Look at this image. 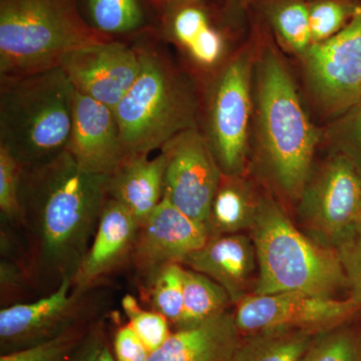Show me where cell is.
<instances>
[{"mask_svg":"<svg viewBox=\"0 0 361 361\" xmlns=\"http://www.w3.org/2000/svg\"><path fill=\"white\" fill-rule=\"evenodd\" d=\"M350 288L351 297L361 303V224L337 249Z\"/></svg>","mask_w":361,"mask_h":361,"instance_id":"obj_34","label":"cell"},{"mask_svg":"<svg viewBox=\"0 0 361 361\" xmlns=\"http://www.w3.org/2000/svg\"><path fill=\"white\" fill-rule=\"evenodd\" d=\"M66 151L87 172L113 174L127 157L115 111L75 90Z\"/></svg>","mask_w":361,"mask_h":361,"instance_id":"obj_16","label":"cell"},{"mask_svg":"<svg viewBox=\"0 0 361 361\" xmlns=\"http://www.w3.org/2000/svg\"><path fill=\"white\" fill-rule=\"evenodd\" d=\"M209 239L206 224L192 219L163 198L139 225L130 262L149 287L161 268L173 263L183 265Z\"/></svg>","mask_w":361,"mask_h":361,"instance_id":"obj_14","label":"cell"},{"mask_svg":"<svg viewBox=\"0 0 361 361\" xmlns=\"http://www.w3.org/2000/svg\"><path fill=\"white\" fill-rule=\"evenodd\" d=\"M318 334L293 329L243 336L234 361H300Z\"/></svg>","mask_w":361,"mask_h":361,"instance_id":"obj_24","label":"cell"},{"mask_svg":"<svg viewBox=\"0 0 361 361\" xmlns=\"http://www.w3.org/2000/svg\"><path fill=\"white\" fill-rule=\"evenodd\" d=\"M183 277L184 311L178 329L200 324L225 312L233 304L225 289L206 275L184 266Z\"/></svg>","mask_w":361,"mask_h":361,"instance_id":"obj_25","label":"cell"},{"mask_svg":"<svg viewBox=\"0 0 361 361\" xmlns=\"http://www.w3.org/2000/svg\"><path fill=\"white\" fill-rule=\"evenodd\" d=\"M298 216L307 236L337 251L361 224V168L334 152L311 172L298 199Z\"/></svg>","mask_w":361,"mask_h":361,"instance_id":"obj_8","label":"cell"},{"mask_svg":"<svg viewBox=\"0 0 361 361\" xmlns=\"http://www.w3.org/2000/svg\"><path fill=\"white\" fill-rule=\"evenodd\" d=\"M254 40L220 68L209 89L204 133L224 175H244L254 111Z\"/></svg>","mask_w":361,"mask_h":361,"instance_id":"obj_7","label":"cell"},{"mask_svg":"<svg viewBox=\"0 0 361 361\" xmlns=\"http://www.w3.org/2000/svg\"><path fill=\"white\" fill-rule=\"evenodd\" d=\"M300 361H361V341L341 327L320 332Z\"/></svg>","mask_w":361,"mask_h":361,"instance_id":"obj_30","label":"cell"},{"mask_svg":"<svg viewBox=\"0 0 361 361\" xmlns=\"http://www.w3.org/2000/svg\"><path fill=\"white\" fill-rule=\"evenodd\" d=\"M165 165L161 151L154 158L147 154L127 156L109 176V197L125 207L139 225L163 200Z\"/></svg>","mask_w":361,"mask_h":361,"instance_id":"obj_20","label":"cell"},{"mask_svg":"<svg viewBox=\"0 0 361 361\" xmlns=\"http://www.w3.org/2000/svg\"><path fill=\"white\" fill-rule=\"evenodd\" d=\"M361 310L353 297L336 299L300 292L256 295L236 304L235 322L242 336L303 329L314 332L336 329Z\"/></svg>","mask_w":361,"mask_h":361,"instance_id":"obj_10","label":"cell"},{"mask_svg":"<svg viewBox=\"0 0 361 361\" xmlns=\"http://www.w3.org/2000/svg\"><path fill=\"white\" fill-rule=\"evenodd\" d=\"M0 82V146L23 168L63 153L75 94L65 71L56 66Z\"/></svg>","mask_w":361,"mask_h":361,"instance_id":"obj_4","label":"cell"},{"mask_svg":"<svg viewBox=\"0 0 361 361\" xmlns=\"http://www.w3.org/2000/svg\"><path fill=\"white\" fill-rule=\"evenodd\" d=\"M248 13L228 0H178L159 9L158 32L199 70H220L233 35Z\"/></svg>","mask_w":361,"mask_h":361,"instance_id":"obj_9","label":"cell"},{"mask_svg":"<svg viewBox=\"0 0 361 361\" xmlns=\"http://www.w3.org/2000/svg\"><path fill=\"white\" fill-rule=\"evenodd\" d=\"M96 343V325L90 326L87 336L68 361H92Z\"/></svg>","mask_w":361,"mask_h":361,"instance_id":"obj_37","label":"cell"},{"mask_svg":"<svg viewBox=\"0 0 361 361\" xmlns=\"http://www.w3.org/2000/svg\"><path fill=\"white\" fill-rule=\"evenodd\" d=\"M251 232L259 269L252 294L300 292L334 297L348 286L338 252L296 228L272 195L259 196Z\"/></svg>","mask_w":361,"mask_h":361,"instance_id":"obj_5","label":"cell"},{"mask_svg":"<svg viewBox=\"0 0 361 361\" xmlns=\"http://www.w3.org/2000/svg\"><path fill=\"white\" fill-rule=\"evenodd\" d=\"M304 75L318 106L341 116L361 99V4L331 39L311 44L302 56Z\"/></svg>","mask_w":361,"mask_h":361,"instance_id":"obj_11","label":"cell"},{"mask_svg":"<svg viewBox=\"0 0 361 361\" xmlns=\"http://www.w3.org/2000/svg\"><path fill=\"white\" fill-rule=\"evenodd\" d=\"M157 30L137 45L141 71L114 110L127 156L149 155L180 133L198 128L193 85L152 40Z\"/></svg>","mask_w":361,"mask_h":361,"instance_id":"obj_3","label":"cell"},{"mask_svg":"<svg viewBox=\"0 0 361 361\" xmlns=\"http://www.w3.org/2000/svg\"><path fill=\"white\" fill-rule=\"evenodd\" d=\"M153 2L154 6L159 9L161 8V7L167 6L169 4H172V2L178 1V0H151Z\"/></svg>","mask_w":361,"mask_h":361,"instance_id":"obj_39","label":"cell"},{"mask_svg":"<svg viewBox=\"0 0 361 361\" xmlns=\"http://www.w3.org/2000/svg\"><path fill=\"white\" fill-rule=\"evenodd\" d=\"M30 287L33 288L27 271L11 259L1 257L0 288H1L2 307L21 303L20 297L23 296V293Z\"/></svg>","mask_w":361,"mask_h":361,"instance_id":"obj_33","label":"cell"},{"mask_svg":"<svg viewBox=\"0 0 361 361\" xmlns=\"http://www.w3.org/2000/svg\"><path fill=\"white\" fill-rule=\"evenodd\" d=\"M230 4L235 8L238 9L240 11H248L249 4H250L251 0H228Z\"/></svg>","mask_w":361,"mask_h":361,"instance_id":"obj_38","label":"cell"},{"mask_svg":"<svg viewBox=\"0 0 361 361\" xmlns=\"http://www.w3.org/2000/svg\"><path fill=\"white\" fill-rule=\"evenodd\" d=\"M139 223L109 197L89 250L73 278L71 290L87 295L104 278L130 261Z\"/></svg>","mask_w":361,"mask_h":361,"instance_id":"obj_17","label":"cell"},{"mask_svg":"<svg viewBox=\"0 0 361 361\" xmlns=\"http://www.w3.org/2000/svg\"><path fill=\"white\" fill-rule=\"evenodd\" d=\"M66 278L56 290L37 299L0 310V353H13L49 341L71 329L87 324V295L71 290Z\"/></svg>","mask_w":361,"mask_h":361,"instance_id":"obj_13","label":"cell"},{"mask_svg":"<svg viewBox=\"0 0 361 361\" xmlns=\"http://www.w3.org/2000/svg\"><path fill=\"white\" fill-rule=\"evenodd\" d=\"M183 266L211 278L236 305L250 295L249 289L258 263L253 240L244 233H236L211 237Z\"/></svg>","mask_w":361,"mask_h":361,"instance_id":"obj_18","label":"cell"},{"mask_svg":"<svg viewBox=\"0 0 361 361\" xmlns=\"http://www.w3.org/2000/svg\"><path fill=\"white\" fill-rule=\"evenodd\" d=\"M260 23L254 71L258 164L278 193L298 201L312 172L319 134L304 110L290 73Z\"/></svg>","mask_w":361,"mask_h":361,"instance_id":"obj_2","label":"cell"},{"mask_svg":"<svg viewBox=\"0 0 361 361\" xmlns=\"http://www.w3.org/2000/svg\"><path fill=\"white\" fill-rule=\"evenodd\" d=\"M90 27L109 39L142 35L158 30L151 11H159L151 0H77Z\"/></svg>","mask_w":361,"mask_h":361,"instance_id":"obj_21","label":"cell"},{"mask_svg":"<svg viewBox=\"0 0 361 361\" xmlns=\"http://www.w3.org/2000/svg\"><path fill=\"white\" fill-rule=\"evenodd\" d=\"M122 308L128 324L144 342L149 353L161 348L173 334L167 318L155 310H144L135 296L123 297Z\"/></svg>","mask_w":361,"mask_h":361,"instance_id":"obj_28","label":"cell"},{"mask_svg":"<svg viewBox=\"0 0 361 361\" xmlns=\"http://www.w3.org/2000/svg\"><path fill=\"white\" fill-rule=\"evenodd\" d=\"M109 176L84 170L68 151L23 168L20 200L28 274L44 295L73 278L109 199Z\"/></svg>","mask_w":361,"mask_h":361,"instance_id":"obj_1","label":"cell"},{"mask_svg":"<svg viewBox=\"0 0 361 361\" xmlns=\"http://www.w3.org/2000/svg\"><path fill=\"white\" fill-rule=\"evenodd\" d=\"M259 196L254 193L244 175L222 174L206 224L210 238L251 230L257 213Z\"/></svg>","mask_w":361,"mask_h":361,"instance_id":"obj_22","label":"cell"},{"mask_svg":"<svg viewBox=\"0 0 361 361\" xmlns=\"http://www.w3.org/2000/svg\"><path fill=\"white\" fill-rule=\"evenodd\" d=\"M184 266L173 263L159 271L149 286L153 310L178 329L184 311Z\"/></svg>","mask_w":361,"mask_h":361,"instance_id":"obj_26","label":"cell"},{"mask_svg":"<svg viewBox=\"0 0 361 361\" xmlns=\"http://www.w3.org/2000/svg\"><path fill=\"white\" fill-rule=\"evenodd\" d=\"M92 324L80 325L61 336L0 356V361H68L87 336Z\"/></svg>","mask_w":361,"mask_h":361,"instance_id":"obj_29","label":"cell"},{"mask_svg":"<svg viewBox=\"0 0 361 361\" xmlns=\"http://www.w3.org/2000/svg\"><path fill=\"white\" fill-rule=\"evenodd\" d=\"M248 9L292 54L301 58L310 49V0H251Z\"/></svg>","mask_w":361,"mask_h":361,"instance_id":"obj_23","label":"cell"},{"mask_svg":"<svg viewBox=\"0 0 361 361\" xmlns=\"http://www.w3.org/2000/svg\"><path fill=\"white\" fill-rule=\"evenodd\" d=\"M327 137L334 152L361 168V99L329 126Z\"/></svg>","mask_w":361,"mask_h":361,"instance_id":"obj_32","label":"cell"},{"mask_svg":"<svg viewBox=\"0 0 361 361\" xmlns=\"http://www.w3.org/2000/svg\"><path fill=\"white\" fill-rule=\"evenodd\" d=\"M109 40L77 0H0V78L56 68L70 52Z\"/></svg>","mask_w":361,"mask_h":361,"instance_id":"obj_6","label":"cell"},{"mask_svg":"<svg viewBox=\"0 0 361 361\" xmlns=\"http://www.w3.org/2000/svg\"><path fill=\"white\" fill-rule=\"evenodd\" d=\"M92 361H116L106 338L102 324H96V343H94Z\"/></svg>","mask_w":361,"mask_h":361,"instance_id":"obj_36","label":"cell"},{"mask_svg":"<svg viewBox=\"0 0 361 361\" xmlns=\"http://www.w3.org/2000/svg\"><path fill=\"white\" fill-rule=\"evenodd\" d=\"M113 348L116 361H147L151 355L128 323L116 330Z\"/></svg>","mask_w":361,"mask_h":361,"instance_id":"obj_35","label":"cell"},{"mask_svg":"<svg viewBox=\"0 0 361 361\" xmlns=\"http://www.w3.org/2000/svg\"><path fill=\"white\" fill-rule=\"evenodd\" d=\"M160 151L166 160L164 199L207 224L222 172L205 135L198 128L185 130Z\"/></svg>","mask_w":361,"mask_h":361,"instance_id":"obj_12","label":"cell"},{"mask_svg":"<svg viewBox=\"0 0 361 361\" xmlns=\"http://www.w3.org/2000/svg\"><path fill=\"white\" fill-rule=\"evenodd\" d=\"M242 336L234 312L227 310L200 324L175 330L147 361H234Z\"/></svg>","mask_w":361,"mask_h":361,"instance_id":"obj_19","label":"cell"},{"mask_svg":"<svg viewBox=\"0 0 361 361\" xmlns=\"http://www.w3.org/2000/svg\"><path fill=\"white\" fill-rule=\"evenodd\" d=\"M23 167L4 147L0 146V216L1 225L23 229L20 182Z\"/></svg>","mask_w":361,"mask_h":361,"instance_id":"obj_31","label":"cell"},{"mask_svg":"<svg viewBox=\"0 0 361 361\" xmlns=\"http://www.w3.org/2000/svg\"><path fill=\"white\" fill-rule=\"evenodd\" d=\"M360 4L361 0H310L311 44H320L341 32Z\"/></svg>","mask_w":361,"mask_h":361,"instance_id":"obj_27","label":"cell"},{"mask_svg":"<svg viewBox=\"0 0 361 361\" xmlns=\"http://www.w3.org/2000/svg\"><path fill=\"white\" fill-rule=\"evenodd\" d=\"M59 66L77 92L115 110L137 80L141 59L137 47L113 39L75 49Z\"/></svg>","mask_w":361,"mask_h":361,"instance_id":"obj_15","label":"cell"}]
</instances>
